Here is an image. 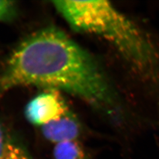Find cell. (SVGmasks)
<instances>
[{
    "label": "cell",
    "instance_id": "6da1fadb",
    "mask_svg": "<svg viewBox=\"0 0 159 159\" xmlns=\"http://www.w3.org/2000/svg\"><path fill=\"white\" fill-rule=\"evenodd\" d=\"M33 86L64 92L106 115L116 117V93L90 54L55 27L25 39L0 73V96L14 88Z\"/></svg>",
    "mask_w": 159,
    "mask_h": 159
},
{
    "label": "cell",
    "instance_id": "7a4b0ae2",
    "mask_svg": "<svg viewBox=\"0 0 159 159\" xmlns=\"http://www.w3.org/2000/svg\"><path fill=\"white\" fill-rule=\"evenodd\" d=\"M52 4L74 30L94 34L110 43L139 72L148 75L155 72L158 57L153 44L110 3L64 0Z\"/></svg>",
    "mask_w": 159,
    "mask_h": 159
},
{
    "label": "cell",
    "instance_id": "3957f363",
    "mask_svg": "<svg viewBox=\"0 0 159 159\" xmlns=\"http://www.w3.org/2000/svg\"><path fill=\"white\" fill-rule=\"evenodd\" d=\"M70 111L61 92L46 89L27 103L25 113L30 123L41 127Z\"/></svg>",
    "mask_w": 159,
    "mask_h": 159
},
{
    "label": "cell",
    "instance_id": "277c9868",
    "mask_svg": "<svg viewBox=\"0 0 159 159\" xmlns=\"http://www.w3.org/2000/svg\"><path fill=\"white\" fill-rule=\"evenodd\" d=\"M44 138L54 145L72 141H80L82 131L80 123L70 111L66 115L40 127Z\"/></svg>",
    "mask_w": 159,
    "mask_h": 159
},
{
    "label": "cell",
    "instance_id": "5b68a950",
    "mask_svg": "<svg viewBox=\"0 0 159 159\" xmlns=\"http://www.w3.org/2000/svg\"><path fill=\"white\" fill-rule=\"evenodd\" d=\"M0 159H34L17 135L0 123Z\"/></svg>",
    "mask_w": 159,
    "mask_h": 159
},
{
    "label": "cell",
    "instance_id": "8992f818",
    "mask_svg": "<svg viewBox=\"0 0 159 159\" xmlns=\"http://www.w3.org/2000/svg\"><path fill=\"white\" fill-rule=\"evenodd\" d=\"M52 159H92V157L80 141H72L54 145Z\"/></svg>",
    "mask_w": 159,
    "mask_h": 159
},
{
    "label": "cell",
    "instance_id": "52a82bcc",
    "mask_svg": "<svg viewBox=\"0 0 159 159\" xmlns=\"http://www.w3.org/2000/svg\"><path fill=\"white\" fill-rule=\"evenodd\" d=\"M17 6L16 2L0 0V21H11L16 17Z\"/></svg>",
    "mask_w": 159,
    "mask_h": 159
}]
</instances>
